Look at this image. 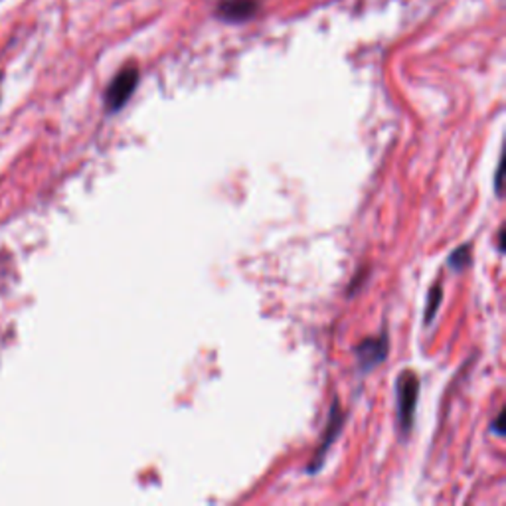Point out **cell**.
<instances>
[{
  "instance_id": "cell-1",
  "label": "cell",
  "mask_w": 506,
  "mask_h": 506,
  "mask_svg": "<svg viewBox=\"0 0 506 506\" xmlns=\"http://www.w3.org/2000/svg\"><path fill=\"white\" fill-rule=\"evenodd\" d=\"M139 77H140L139 69L135 66H127L111 79V84L107 86L104 95L105 111L109 115L119 113V111L129 104V99L133 97L135 89L139 86Z\"/></svg>"
},
{
  "instance_id": "cell-2",
  "label": "cell",
  "mask_w": 506,
  "mask_h": 506,
  "mask_svg": "<svg viewBox=\"0 0 506 506\" xmlns=\"http://www.w3.org/2000/svg\"><path fill=\"white\" fill-rule=\"evenodd\" d=\"M398 393V425L403 435H408L413 428L416 418V406L420 396V380L413 372H403L396 384Z\"/></svg>"
},
{
  "instance_id": "cell-3",
  "label": "cell",
  "mask_w": 506,
  "mask_h": 506,
  "mask_svg": "<svg viewBox=\"0 0 506 506\" xmlns=\"http://www.w3.org/2000/svg\"><path fill=\"white\" fill-rule=\"evenodd\" d=\"M344 421H347V416H344V411L340 408V402L335 398V400H332V406H330L325 435H322V441L319 445V449H317L315 455H312V461H311V465L307 467V471L311 474H315L322 467V463H325V459H327L329 449L332 447V443L337 441V438H339L340 431H342Z\"/></svg>"
},
{
  "instance_id": "cell-4",
  "label": "cell",
  "mask_w": 506,
  "mask_h": 506,
  "mask_svg": "<svg viewBox=\"0 0 506 506\" xmlns=\"http://www.w3.org/2000/svg\"><path fill=\"white\" fill-rule=\"evenodd\" d=\"M388 350H390V342H388V335L386 332H382L378 337H372L366 339L364 342H360L354 354H357V364L360 372H370L380 364L386 360L388 357Z\"/></svg>"
},
{
  "instance_id": "cell-5",
  "label": "cell",
  "mask_w": 506,
  "mask_h": 506,
  "mask_svg": "<svg viewBox=\"0 0 506 506\" xmlns=\"http://www.w3.org/2000/svg\"><path fill=\"white\" fill-rule=\"evenodd\" d=\"M259 0H218L216 18L228 24H244L258 14Z\"/></svg>"
},
{
  "instance_id": "cell-6",
  "label": "cell",
  "mask_w": 506,
  "mask_h": 506,
  "mask_svg": "<svg viewBox=\"0 0 506 506\" xmlns=\"http://www.w3.org/2000/svg\"><path fill=\"white\" fill-rule=\"evenodd\" d=\"M473 263V256H471V244H465L457 249H453V253L449 256L447 259V266L453 269V271H463V269H467L469 266Z\"/></svg>"
},
{
  "instance_id": "cell-7",
  "label": "cell",
  "mask_w": 506,
  "mask_h": 506,
  "mask_svg": "<svg viewBox=\"0 0 506 506\" xmlns=\"http://www.w3.org/2000/svg\"><path fill=\"white\" fill-rule=\"evenodd\" d=\"M441 301H443V289H441V285L431 287V291L428 293V307H425V312H423L425 325H429V322L433 321L435 312H438V309L441 305Z\"/></svg>"
},
{
  "instance_id": "cell-8",
  "label": "cell",
  "mask_w": 506,
  "mask_h": 506,
  "mask_svg": "<svg viewBox=\"0 0 506 506\" xmlns=\"http://www.w3.org/2000/svg\"><path fill=\"white\" fill-rule=\"evenodd\" d=\"M501 423H502V413H501V416H499L497 420H494V423L491 425V429H492L494 433H499V435H502V433H504V431H502V428H501Z\"/></svg>"
},
{
  "instance_id": "cell-9",
  "label": "cell",
  "mask_w": 506,
  "mask_h": 506,
  "mask_svg": "<svg viewBox=\"0 0 506 506\" xmlns=\"http://www.w3.org/2000/svg\"><path fill=\"white\" fill-rule=\"evenodd\" d=\"M501 178H502V165H499V170H497V180H494V188H497V194H501Z\"/></svg>"
}]
</instances>
